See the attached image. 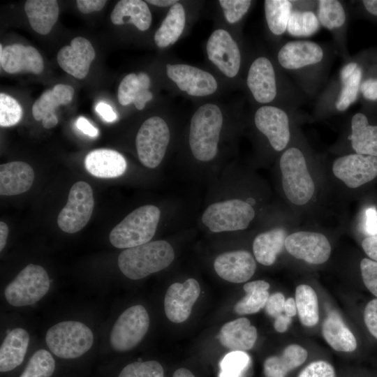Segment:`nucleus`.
Listing matches in <instances>:
<instances>
[{"instance_id": "f257e3e1", "label": "nucleus", "mask_w": 377, "mask_h": 377, "mask_svg": "<svg viewBox=\"0 0 377 377\" xmlns=\"http://www.w3.org/2000/svg\"><path fill=\"white\" fill-rule=\"evenodd\" d=\"M276 59L307 97L316 96L329 68V52L323 45L307 40L288 41L278 50Z\"/></svg>"}, {"instance_id": "f03ea898", "label": "nucleus", "mask_w": 377, "mask_h": 377, "mask_svg": "<svg viewBox=\"0 0 377 377\" xmlns=\"http://www.w3.org/2000/svg\"><path fill=\"white\" fill-rule=\"evenodd\" d=\"M362 67L357 54L351 57L317 97V115L346 112L360 99Z\"/></svg>"}, {"instance_id": "7ed1b4c3", "label": "nucleus", "mask_w": 377, "mask_h": 377, "mask_svg": "<svg viewBox=\"0 0 377 377\" xmlns=\"http://www.w3.org/2000/svg\"><path fill=\"white\" fill-rule=\"evenodd\" d=\"M174 258L170 244L156 240L124 250L118 257V266L126 277L137 280L165 269Z\"/></svg>"}, {"instance_id": "20e7f679", "label": "nucleus", "mask_w": 377, "mask_h": 377, "mask_svg": "<svg viewBox=\"0 0 377 377\" xmlns=\"http://www.w3.org/2000/svg\"><path fill=\"white\" fill-rule=\"evenodd\" d=\"M223 115L215 104L201 105L191 119L188 142L193 156L200 161H209L217 154Z\"/></svg>"}, {"instance_id": "39448f33", "label": "nucleus", "mask_w": 377, "mask_h": 377, "mask_svg": "<svg viewBox=\"0 0 377 377\" xmlns=\"http://www.w3.org/2000/svg\"><path fill=\"white\" fill-rule=\"evenodd\" d=\"M160 216V209L153 205L135 209L111 230L110 243L119 249H129L149 242L155 235Z\"/></svg>"}, {"instance_id": "423d86ee", "label": "nucleus", "mask_w": 377, "mask_h": 377, "mask_svg": "<svg viewBox=\"0 0 377 377\" xmlns=\"http://www.w3.org/2000/svg\"><path fill=\"white\" fill-rule=\"evenodd\" d=\"M279 166L287 198L297 205L307 203L313 195L315 186L301 149L296 147L286 149L280 158Z\"/></svg>"}, {"instance_id": "0eeeda50", "label": "nucleus", "mask_w": 377, "mask_h": 377, "mask_svg": "<svg viewBox=\"0 0 377 377\" xmlns=\"http://www.w3.org/2000/svg\"><path fill=\"white\" fill-rule=\"evenodd\" d=\"M45 341L56 357L66 360H75L90 350L94 343V334L82 323L63 321L47 330Z\"/></svg>"}, {"instance_id": "6e6552de", "label": "nucleus", "mask_w": 377, "mask_h": 377, "mask_svg": "<svg viewBox=\"0 0 377 377\" xmlns=\"http://www.w3.org/2000/svg\"><path fill=\"white\" fill-rule=\"evenodd\" d=\"M255 217V211L246 201L231 199L209 205L202 222L213 232L241 230L247 228Z\"/></svg>"}, {"instance_id": "1a4fd4ad", "label": "nucleus", "mask_w": 377, "mask_h": 377, "mask_svg": "<svg viewBox=\"0 0 377 377\" xmlns=\"http://www.w3.org/2000/svg\"><path fill=\"white\" fill-rule=\"evenodd\" d=\"M50 279L45 269L29 264L23 268L5 288L6 301L13 306H24L39 301L50 288Z\"/></svg>"}, {"instance_id": "9d476101", "label": "nucleus", "mask_w": 377, "mask_h": 377, "mask_svg": "<svg viewBox=\"0 0 377 377\" xmlns=\"http://www.w3.org/2000/svg\"><path fill=\"white\" fill-rule=\"evenodd\" d=\"M170 139L166 122L154 116L145 120L139 128L135 145L140 162L149 168L160 165L165 154Z\"/></svg>"}, {"instance_id": "9b49d317", "label": "nucleus", "mask_w": 377, "mask_h": 377, "mask_svg": "<svg viewBox=\"0 0 377 377\" xmlns=\"http://www.w3.org/2000/svg\"><path fill=\"white\" fill-rule=\"evenodd\" d=\"M149 326V317L142 305L126 309L116 320L110 334V343L117 352L135 348L144 338Z\"/></svg>"}, {"instance_id": "f8f14e48", "label": "nucleus", "mask_w": 377, "mask_h": 377, "mask_svg": "<svg viewBox=\"0 0 377 377\" xmlns=\"http://www.w3.org/2000/svg\"><path fill=\"white\" fill-rule=\"evenodd\" d=\"M94 205L91 186L83 181L75 182L71 188L66 205L57 217L59 228L67 233L80 231L90 220Z\"/></svg>"}, {"instance_id": "ddd939ff", "label": "nucleus", "mask_w": 377, "mask_h": 377, "mask_svg": "<svg viewBox=\"0 0 377 377\" xmlns=\"http://www.w3.org/2000/svg\"><path fill=\"white\" fill-rule=\"evenodd\" d=\"M277 70L267 57L256 58L250 65L246 77L247 87L254 100L262 105H271L279 98L280 82ZM286 89H300L299 87H282Z\"/></svg>"}, {"instance_id": "4468645a", "label": "nucleus", "mask_w": 377, "mask_h": 377, "mask_svg": "<svg viewBox=\"0 0 377 377\" xmlns=\"http://www.w3.org/2000/svg\"><path fill=\"white\" fill-rule=\"evenodd\" d=\"M294 110L265 105L258 108L254 114L256 128L263 134L276 151L286 149L291 138L290 114Z\"/></svg>"}, {"instance_id": "2eb2a0df", "label": "nucleus", "mask_w": 377, "mask_h": 377, "mask_svg": "<svg viewBox=\"0 0 377 377\" xmlns=\"http://www.w3.org/2000/svg\"><path fill=\"white\" fill-rule=\"evenodd\" d=\"M376 105H362L350 118L348 139L358 154L377 157V121L374 120Z\"/></svg>"}, {"instance_id": "dca6fc26", "label": "nucleus", "mask_w": 377, "mask_h": 377, "mask_svg": "<svg viewBox=\"0 0 377 377\" xmlns=\"http://www.w3.org/2000/svg\"><path fill=\"white\" fill-rule=\"evenodd\" d=\"M332 172L348 187L357 188L377 176V157L356 153L344 155L334 160Z\"/></svg>"}, {"instance_id": "f3484780", "label": "nucleus", "mask_w": 377, "mask_h": 377, "mask_svg": "<svg viewBox=\"0 0 377 377\" xmlns=\"http://www.w3.org/2000/svg\"><path fill=\"white\" fill-rule=\"evenodd\" d=\"M284 246L293 257L319 265L325 263L331 253L327 237L319 232L300 231L287 236Z\"/></svg>"}, {"instance_id": "a211bd4d", "label": "nucleus", "mask_w": 377, "mask_h": 377, "mask_svg": "<svg viewBox=\"0 0 377 377\" xmlns=\"http://www.w3.org/2000/svg\"><path fill=\"white\" fill-rule=\"evenodd\" d=\"M209 59L227 77H234L241 66V53L231 35L224 29H217L207 43Z\"/></svg>"}, {"instance_id": "6ab92c4d", "label": "nucleus", "mask_w": 377, "mask_h": 377, "mask_svg": "<svg viewBox=\"0 0 377 377\" xmlns=\"http://www.w3.org/2000/svg\"><path fill=\"white\" fill-rule=\"evenodd\" d=\"M320 26L332 35L337 50L346 61L350 59L346 45L348 13L342 1L318 0L316 10Z\"/></svg>"}, {"instance_id": "aec40b11", "label": "nucleus", "mask_w": 377, "mask_h": 377, "mask_svg": "<svg viewBox=\"0 0 377 377\" xmlns=\"http://www.w3.org/2000/svg\"><path fill=\"white\" fill-rule=\"evenodd\" d=\"M166 73L180 90L190 96H208L217 89V82L212 74L188 64H168Z\"/></svg>"}, {"instance_id": "412c9836", "label": "nucleus", "mask_w": 377, "mask_h": 377, "mask_svg": "<svg viewBox=\"0 0 377 377\" xmlns=\"http://www.w3.org/2000/svg\"><path fill=\"white\" fill-rule=\"evenodd\" d=\"M200 293V285L194 279H188L184 283L171 284L164 299V309L167 318L175 323L184 322L190 316L192 307Z\"/></svg>"}, {"instance_id": "4be33fe9", "label": "nucleus", "mask_w": 377, "mask_h": 377, "mask_svg": "<svg viewBox=\"0 0 377 377\" xmlns=\"http://www.w3.org/2000/svg\"><path fill=\"white\" fill-rule=\"evenodd\" d=\"M96 56L94 47L87 38H74L70 45L64 46L57 53L59 66L67 73L77 79L84 78Z\"/></svg>"}, {"instance_id": "5701e85b", "label": "nucleus", "mask_w": 377, "mask_h": 377, "mask_svg": "<svg viewBox=\"0 0 377 377\" xmlns=\"http://www.w3.org/2000/svg\"><path fill=\"white\" fill-rule=\"evenodd\" d=\"M0 64L3 70L11 74L28 72L40 73L44 68L39 52L32 46L14 43L3 48L0 45Z\"/></svg>"}, {"instance_id": "b1692460", "label": "nucleus", "mask_w": 377, "mask_h": 377, "mask_svg": "<svg viewBox=\"0 0 377 377\" xmlns=\"http://www.w3.org/2000/svg\"><path fill=\"white\" fill-rule=\"evenodd\" d=\"M216 273L223 279L235 283L248 281L255 273L256 263L253 256L244 250L228 251L214 262Z\"/></svg>"}, {"instance_id": "393cba45", "label": "nucleus", "mask_w": 377, "mask_h": 377, "mask_svg": "<svg viewBox=\"0 0 377 377\" xmlns=\"http://www.w3.org/2000/svg\"><path fill=\"white\" fill-rule=\"evenodd\" d=\"M34 172L28 163L12 161L0 165V194L15 195L30 189Z\"/></svg>"}, {"instance_id": "a878e982", "label": "nucleus", "mask_w": 377, "mask_h": 377, "mask_svg": "<svg viewBox=\"0 0 377 377\" xmlns=\"http://www.w3.org/2000/svg\"><path fill=\"white\" fill-rule=\"evenodd\" d=\"M87 170L99 178H114L122 175L127 168L125 158L118 151L110 149H98L85 157Z\"/></svg>"}, {"instance_id": "bb28decb", "label": "nucleus", "mask_w": 377, "mask_h": 377, "mask_svg": "<svg viewBox=\"0 0 377 377\" xmlns=\"http://www.w3.org/2000/svg\"><path fill=\"white\" fill-rule=\"evenodd\" d=\"M220 343L232 351H245L254 346L257 330L246 318H239L226 323L218 335Z\"/></svg>"}, {"instance_id": "cd10ccee", "label": "nucleus", "mask_w": 377, "mask_h": 377, "mask_svg": "<svg viewBox=\"0 0 377 377\" xmlns=\"http://www.w3.org/2000/svg\"><path fill=\"white\" fill-rule=\"evenodd\" d=\"M29 343V334L22 328L9 332L0 348V371L10 373L20 367L24 361Z\"/></svg>"}, {"instance_id": "c85d7f7f", "label": "nucleus", "mask_w": 377, "mask_h": 377, "mask_svg": "<svg viewBox=\"0 0 377 377\" xmlns=\"http://www.w3.org/2000/svg\"><path fill=\"white\" fill-rule=\"evenodd\" d=\"M293 8L290 13L286 32L293 37L306 38L316 34L320 24L316 10L317 1H293Z\"/></svg>"}, {"instance_id": "c756f323", "label": "nucleus", "mask_w": 377, "mask_h": 377, "mask_svg": "<svg viewBox=\"0 0 377 377\" xmlns=\"http://www.w3.org/2000/svg\"><path fill=\"white\" fill-rule=\"evenodd\" d=\"M149 75L140 72L129 73L121 81L118 88V101L122 105L133 103L138 110H142L146 103L152 99L153 95L149 90Z\"/></svg>"}, {"instance_id": "7c9ffc66", "label": "nucleus", "mask_w": 377, "mask_h": 377, "mask_svg": "<svg viewBox=\"0 0 377 377\" xmlns=\"http://www.w3.org/2000/svg\"><path fill=\"white\" fill-rule=\"evenodd\" d=\"M110 20L114 24H133L146 31L151 23V14L147 3L141 0H121L114 6Z\"/></svg>"}, {"instance_id": "2f4dec72", "label": "nucleus", "mask_w": 377, "mask_h": 377, "mask_svg": "<svg viewBox=\"0 0 377 377\" xmlns=\"http://www.w3.org/2000/svg\"><path fill=\"white\" fill-rule=\"evenodd\" d=\"M24 10L31 27L41 35L50 32L59 13L56 0H27L24 4Z\"/></svg>"}, {"instance_id": "473e14b6", "label": "nucleus", "mask_w": 377, "mask_h": 377, "mask_svg": "<svg viewBox=\"0 0 377 377\" xmlns=\"http://www.w3.org/2000/svg\"><path fill=\"white\" fill-rule=\"evenodd\" d=\"M322 332L325 341L337 351L350 353L357 348L355 336L335 311L330 312L325 319Z\"/></svg>"}, {"instance_id": "72a5a7b5", "label": "nucleus", "mask_w": 377, "mask_h": 377, "mask_svg": "<svg viewBox=\"0 0 377 377\" xmlns=\"http://www.w3.org/2000/svg\"><path fill=\"white\" fill-rule=\"evenodd\" d=\"M287 232L283 228H275L258 235L253 242V252L256 260L265 266L272 265L282 251Z\"/></svg>"}, {"instance_id": "f704fd0d", "label": "nucleus", "mask_w": 377, "mask_h": 377, "mask_svg": "<svg viewBox=\"0 0 377 377\" xmlns=\"http://www.w3.org/2000/svg\"><path fill=\"white\" fill-rule=\"evenodd\" d=\"M307 358V351L297 344L288 346L279 356L267 358L263 364L265 377H286L293 369L302 364Z\"/></svg>"}, {"instance_id": "c9c22d12", "label": "nucleus", "mask_w": 377, "mask_h": 377, "mask_svg": "<svg viewBox=\"0 0 377 377\" xmlns=\"http://www.w3.org/2000/svg\"><path fill=\"white\" fill-rule=\"evenodd\" d=\"M357 55L363 71L359 100L362 105H377V47L364 50Z\"/></svg>"}, {"instance_id": "e433bc0d", "label": "nucleus", "mask_w": 377, "mask_h": 377, "mask_svg": "<svg viewBox=\"0 0 377 377\" xmlns=\"http://www.w3.org/2000/svg\"><path fill=\"white\" fill-rule=\"evenodd\" d=\"M74 89L68 84H58L52 89L43 92L32 106V114L36 121L55 115V110L60 105L71 103Z\"/></svg>"}, {"instance_id": "4c0bfd02", "label": "nucleus", "mask_w": 377, "mask_h": 377, "mask_svg": "<svg viewBox=\"0 0 377 377\" xmlns=\"http://www.w3.org/2000/svg\"><path fill=\"white\" fill-rule=\"evenodd\" d=\"M186 22L185 10L180 3L172 6L160 27L154 34V42L159 47L174 44L181 36Z\"/></svg>"}, {"instance_id": "58836bf2", "label": "nucleus", "mask_w": 377, "mask_h": 377, "mask_svg": "<svg viewBox=\"0 0 377 377\" xmlns=\"http://www.w3.org/2000/svg\"><path fill=\"white\" fill-rule=\"evenodd\" d=\"M269 283L263 280L245 283L243 288L246 295L235 304L234 311L239 315L258 312L265 306L269 297Z\"/></svg>"}, {"instance_id": "ea45409f", "label": "nucleus", "mask_w": 377, "mask_h": 377, "mask_svg": "<svg viewBox=\"0 0 377 377\" xmlns=\"http://www.w3.org/2000/svg\"><path fill=\"white\" fill-rule=\"evenodd\" d=\"M265 15L270 32L281 36L287 31L293 2L290 0H266L264 1Z\"/></svg>"}, {"instance_id": "a19ab883", "label": "nucleus", "mask_w": 377, "mask_h": 377, "mask_svg": "<svg viewBox=\"0 0 377 377\" xmlns=\"http://www.w3.org/2000/svg\"><path fill=\"white\" fill-rule=\"evenodd\" d=\"M295 303L300 322L305 326L316 325L319 320L318 297L309 285H299L295 290Z\"/></svg>"}, {"instance_id": "79ce46f5", "label": "nucleus", "mask_w": 377, "mask_h": 377, "mask_svg": "<svg viewBox=\"0 0 377 377\" xmlns=\"http://www.w3.org/2000/svg\"><path fill=\"white\" fill-rule=\"evenodd\" d=\"M56 369V361L51 353L39 349L30 357L17 377H52Z\"/></svg>"}, {"instance_id": "37998d69", "label": "nucleus", "mask_w": 377, "mask_h": 377, "mask_svg": "<svg viewBox=\"0 0 377 377\" xmlns=\"http://www.w3.org/2000/svg\"><path fill=\"white\" fill-rule=\"evenodd\" d=\"M115 377H164V369L158 361L139 360L124 366Z\"/></svg>"}, {"instance_id": "c03bdc74", "label": "nucleus", "mask_w": 377, "mask_h": 377, "mask_svg": "<svg viewBox=\"0 0 377 377\" xmlns=\"http://www.w3.org/2000/svg\"><path fill=\"white\" fill-rule=\"evenodd\" d=\"M22 116L20 103L13 97L0 94V126L10 127L17 124Z\"/></svg>"}, {"instance_id": "a18cd8bd", "label": "nucleus", "mask_w": 377, "mask_h": 377, "mask_svg": "<svg viewBox=\"0 0 377 377\" xmlns=\"http://www.w3.org/2000/svg\"><path fill=\"white\" fill-rule=\"evenodd\" d=\"M250 357L244 351H232L221 362V377H239L246 369Z\"/></svg>"}, {"instance_id": "49530a36", "label": "nucleus", "mask_w": 377, "mask_h": 377, "mask_svg": "<svg viewBox=\"0 0 377 377\" xmlns=\"http://www.w3.org/2000/svg\"><path fill=\"white\" fill-rule=\"evenodd\" d=\"M226 20L233 24L239 21L248 12L252 1L250 0H220Z\"/></svg>"}, {"instance_id": "de8ad7c7", "label": "nucleus", "mask_w": 377, "mask_h": 377, "mask_svg": "<svg viewBox=\"0 0 377 377\" xmlns=\"http://www.w3.org/2000/svg\"><path fill=\"white\" fill-rule=\"evenodd\" d=\"M360 269L365 286L377 297V262L363 258L360 263Z\"/></svg>"}, {"instance_id": "09e8293b", "label": "nucleus", "mask_w": 377, "mask_h": 377, "mask_svg": "<svg viewBox=\"0 0 377 377\" xmlns=\"http://www.w3.org/2000/svg\"><path fill=\"white\" fill-rule=\"evenodd\" d=\"M297 377H335V371L330 363L319 360L307 365Z\"/></svg>"}, {"instance_id": "8fccbe9b", "label": "nucleus", "mask_w": 377, "mask_h": 377, "mask_svg": "<svg viewBox=\"0 0 377 377\" xmlns=\"http://www.w3.org/2000/svg\"><path fill=\"white\" fill-rule=\"evenodd\" d=\"M286 299L281 293H275L269 295L265 304L266 313L276 318L284 312V305Z\"/></svg>"}, {"instance_id": "3c124183", "label": "nucleus", "mask_w": 377, "mask_h": 377, "mask_svg": "<svg viewBox=\"0 0 377 377\" xmlns=\"http://www.w3.org/2000/svg\"><path fill=\"white\" fill-rule=\"evenodd\" d=\"M364 320L369 332L377 339V298L371 300L366 306Z\"/></svg>"}, {"instance_id": "603ef678", "label": "nucleus", "mask_w": 377, "mask_h": 377, "mask_svg": "<svg viewBox=\"0 0 377 377\" xmlns=\"http://www.w3.org/2000/svg\"><path fill=\"white\" fill-rule=\"evenodd\" d=\"M355 10L362 17L377 22V0L355 1Z\"/></svg>"}, {"instance_id": "864d4df0", "label": "nucleus", "mask_w": 377, "mask_h": 377, "mask_svg": "<svg viewBox=\"0 0 377 377\" xmlns=\"http://www.w3.org/2000/svg\"><path fill=\"white\" fill-rule=\"evenodd\" d=\"M105 0H77L76 4L78 10L84 14L101 10L106 3Z\"/></svg>"}, {"instance_id": "5fc2aeb1", "label": "nucleus", "mask_w": 377, "mask_h": 377, "mask_svg": "<svg viewBox=\"0 0 377 377\" xmlns=\"http://www.w3.org/2000/svg\"><path fill=\"white\" fill-rule=\"evenodd\" d=\"M365 229L370 236L377 235V211L370 207L366 211Z\"/></svg>"}, {"instance_id": "6e6d98bb", "label": "nucleus", "mask_w": 377, "mask_h": 377, "mask_svg": "<svg viewBox=\"0 0 377 377\" xmlns=\"http://www.w3.org/2000/svg\"><path fill=\"white\" fill-rule=\"evenodd\" d=\"M362 246L371 260L377 262V235L366 237L362 242Z\"/></svg>"}, {"instance_id": "4d7b16f0", "label": "nucleus", "mask_w": 377, "mask_h": 377, "mask_svg": "<svg viewBox=\"0 0 377 377\" xmlns=\"http://www.w3.org/2000/svg\"><path fill=\"white\" fill-rule=\"evenodd\" d=\"M96 110L107 122H112L117 119V114L112 107L104 102L98 103L96 107Z\"/></svg>"}, {"instance_id": "13d9d810", "label": "nucleus", "mask_w": 377, "mask_h": 377, "mask_svg": "<svg viewBox=\"0 0 377 377\" xmlns=\"http://www.w3.org/2000/svg\"><path fill=\"white\" fill-rule=\"evenodd\" d=\"M76 126L82 133L90 137H96L98 135V130L84 117H80L77 119Z\"/></svg>"}, {"instance_id": "bf43d9fd", "label": "nucleus", "mask_w": 377, "mask_h": 377, "mask_svg": "<svg viewBox=\"0 0 377 377\" xmlns=\"http://www.w3.org/2000/svg\"><path fill=\"white\" fill-rule=\"evenodd\" d=\"M291 323V317L283 313L275 318L274 327L278 332H286Z\"/></svg>"}, {"instance_id": "052dcab7", "label": "nucleus", "mask_w": 377, "mask_h": 377, "mask_svg": "<svg viewBox=\"0 0 377 377\" xmlns=\"http://www.w3.org/2000/svg\"><path fill=\"white\" fill-rule=\"evenodd\" d=\"M284 313L290 317L295 316L297 313V307L295 300L293 297L286 300L284 305Z\"/></svg>"}, {"instance_id": "680f3d73", "label": "nucleus", "mask_w": 377, "mask_h": 377, "mask_svg": "<svg viewBox=\"0 0 377 377\" xmlns=\"http://www.w3.org/2000/svg\"><path fill=\"white\" fill-rule=\"evenodd\" d=\"M8 235V227L3 221L0 222V251H1L7 242Z\"/></svg>"}, {"instance_id": "e2e57ef3", "label": "nucleus", "mask_w": 377, "mask_h": 377, "mask_svg": "<svg viewBox=\"0 0 377 377\" xmlns=\"http://www.w3.org/2000/svg\"><path fill=\"white\" fill-rule=\"evenodd\" d=\"M147 2L156 6L171 7L178 1L176 0H147Z\"/></svg>"}, {"instance_id": "0e129e2a", "label": "nucleus", "mask_w": 377, "mask_h": 377, "mask_svg": "<svg viewBox=\"0 0 377 377\" xmlns=\"http://www.w3.org/2000/svg\"><path fill=\"white\" fill-rule=\"evenodd\" d=\"M172 377H195L194 374L186 368H179L175 370Z\"/></svg>"}]
</instances>
